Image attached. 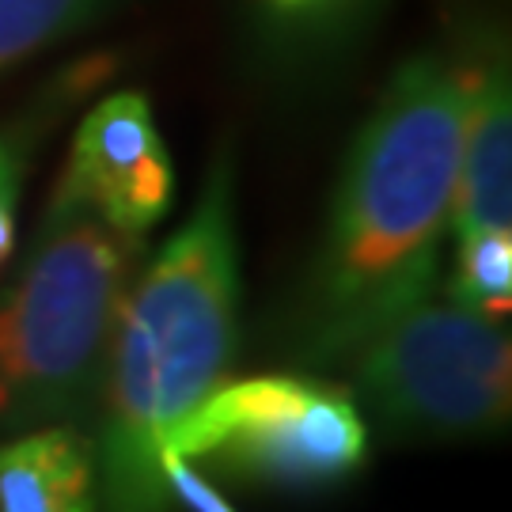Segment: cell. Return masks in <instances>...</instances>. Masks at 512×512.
<instances>
[{"label": "cell", "instance_id": "obj_1", "mask_svg": "<svg viewBox=\"0 0 512 512\" xmlns=\"http://www.w3.org/2000/svg\"><path fill=\"white\" fill-rule=\"evenodd\" d=\"M463 141L456 61L399 65L349 145L289 342L304 365H346L399 311L433 296L452 232Z\"/></svg>", "mask_w": 512, "mask_h": 512}, {"label": "cell", "instance_id": "obj_2", "mask_svg": "<svg viewBox=\"0 0 512 512\" xmlns=\"http://www.w3.org/2000/svg\"><path fill=\"white\" fill-rule=\"evenodd\" d=\"M137 255L141 239L50 198L0 296V433L92 421Z\"/></svg>", "mask_w": 512, "mask_h": 512}, {"label": "cell", "instance_id": "obj_3", "mask_svg": "<svg viewBox=\"0 0 512 512\" xmlns=\"http://www.w3.org/2000/svg\"><path fill=\"white\" fill-rule=\"evenodd\" d=\"M353 399L399 437L467 440L509 425L512 349L505 327L425 296L346 361Z\"/></svg>", "mask_w": 512, "mask_h": 512}, {"label": "cell", "instance_id": "obj_6", "mask_svg": "<svg viewBox=\"0 0 512 512\" xmlns=\"http://www.w3.org/2000/svg\"><path fill=\"white\" fill-rule=\"evenodd\" d=\"M463 88V141L452 236L505 232L512 224V80L501 38L478 35L452 57Z\"/></svg>", "mask_w": 512, "mask_h": 512}, {"label": "cell", "instance_id": "obj_5", "mask_svg": "<svg viewBox=\"0 0 512 512\" xmlns=\"http://www.w3.org/2000/svg\"><path fill=\"white\" fill-rule=\"evenodd\" d=\"M175 194L164 133L141 92H114L88 110L73 137L54 198L107 220L114 232L145 239Z\"/></svg>", "mask_w": 512, "mask_h": 512}, {"label": "cell", "instance_id": "obj_7", "mask_svg": "<svg viewBox=\"0 0 512 512\" xmlns=\"http://www.w3.org/2000/svg\"><path fill=\"white\" fill-rule=\"evenodd\" d=\"M0 512H95L92 433L46 425L0 444Z\"/></svg>", "mask_w": 512, "mask_h": 512}, {"label": "cell", "instance_id": "obj_12", "mask_svg": "<svg viewBox=\"0 0 512 512\" xmlns=\"http://www.w3.org/2000/svg\"><path fill=\"white\" fill-rule=\"evenodd\" d=\"M16 194L19 183H0V262L12 255L16 243Z\"/></svg>", "mask_w": 512, "mask_h": 512}, {"label": "cell", "instance_id": "obj_13", "mask_svg": "<svg viewBox=\"0 0 512 512\" xmlns=\"http://www.w3.org/2000/svg\"><path fill=\"white\" fill-rule=\"evenodd\" d=\"M266 4L274 8L277 16L300 19V23H304V16H308V8H311V0H266Z\"/></svg>", "mask_w": 512, "mask_h": 512}, {"label": "cell", "instance_id": "obj_8", "mask_svg": "<svg viewBox=\"0 0 512 512\" xmlns=\"http://www.w3.org/2000/svg\"><path fill=\"white\" fill-rule=\"evenodd\" d=\"M110 8L114 0H0V76L80 35Z\"/></svg>", "mask_w": 512, "mask_h": 512}, {"label": "cell", "instance_id": "obj_4", "mask_svg": "<svg viewBox=\"0 0 512 512\" xmlns=\"http://www.w3.org/2000/svg\"><path fill=\"white\" fill-rule=\"evenodd\" d=\"M167 448L190 463L274 490H330L365 467L368 425L346 387L308 376H247L217 384L171 425Z\"/></svg>", "mask_w": 512, "mask_h": 512}, {"label": "cell", "instance_id": "obj_10", "mask_svg": "<svg viewBox=\"0 0 512 512\" xmlns=\"http://www.w3.org/2000/svg\"><path fill=\"white\" fill-rule=\"evenodd\" d=\"M167 478H171L175 501H183L190 512H236V505L198 471V463L175 456L171 448H167Z\"/></svg>", "mask_w": 512, "mask_h": 512}, {"label": "cell", "instance_id": "obj_9", "mask_svg": "<svg viewBox=\"0 0 512 512\" xmlns=\"http://www.w3.org/2000/svg\"><path fill=\"white\" fill-rule=\"evenodd\" d=\"M448 300L486 319H505L512 308V228L456 239V270Z\"/></svg>", "mask_w": 512, "mask_h": 512}, {"label": "cell", "instance_id": "obj_11", "mask_svg": "<svg viewBox=\"0 0 512 512\" xmlns=\"http://www.w3.org/2000/svg\"><path fill=\"white\" fill-rule=\"evenodd\" d=\"M372 8H376V0H311L304 23L311 31H323V35H342L357 19H365Z\"/></svg>", "mask_w": 512, "mask_h": 512}]
</instances>
